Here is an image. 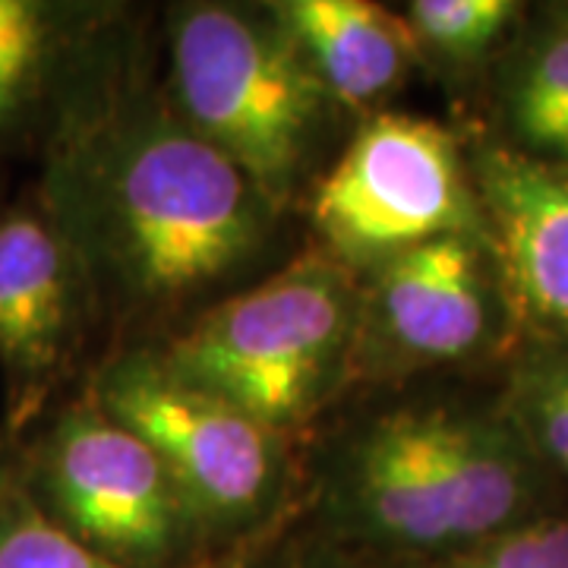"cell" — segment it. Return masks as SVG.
<instances>
[{
  "instance_id": "6da1fadb",
  "label": "cell",
  "mask_w": 568,
  "mask_h": 568,
  "mask_svg": "<svg viewBox=\"0 0 568 568\" xmlns=\"http://www.w3.org/2000/svg\"><path fill=\"white\" fill-rule=\"evenodd\" d=\"M39 203L89 291L130 316L168 313L241 275L278 212L108 32L44 136Z\"/></svg>"
},
{
  "instance_id": "7a4b0ae2",
  "label": "cell",
  "mask_w": 568,
  "mask_h": 568,
  "mask_svg": "<svg viewBox=\"0 0 568 568\" xmlns=\"http://www.w3.org/2000/svg\"><path fill=\"white\" fill-rule=\"evenodd\" d=\"M503 402L410 398L338 429L301 515L376 566L443 559L556 506Z\"/></svg>"
},
{
  "instance_id": "3957f363",
  "label": "cell",
  "mask_w": 568,
  "mask_h": 568,
  "mask_svg": "<svg viewBox=\"0 0 568 568\" xmlns=\"http://www.w3.org/2000/svg\"><path fill=\"white\" fill-rule=\"evenodd\" d=\"M357 313L361 275L316 246L205 306L155 357L183 386L297 439L354 386Z\"/></svg>"
},
{
  "instance_id": "277c9868",
  "label": "cell",
  "mask_w": 568,
  "mask_h": 568,
  "mask_svg": "<svg viewBox=\"0 0 568 568\" xmlns=\"http://www.w3.org/2000/svg\"><path fill=\"white\" fill-rule=\"evenodd\" d=\"M168 95L275 212L316 181L335 104L265 3L168 7Z\"/></svg>"
},
{
  "instance_id": "5b68a950",
  "label": "cell",
  "mask_w": 568,
  "mask_h": 568,
  "mask_svg": "<svg viewBox=\"0 0 568 568\" xmlns=\"http://www.w3.org/2000/svg\"><path fill=\"white\" fill-rule=\"evenodd\" d=\"M89 395L159 455L203 556H224L301 515L291 443L237 407L174 379L155 347L114 354Z\"/></svg>"
},
{
  "instance_id": "8992f818",
  "label": "cell",
  "mask_w": 568,
  "mask_h": 568,
  "mask_svg": "<svg viewBox=\"0 0 568 568\" xmlns=\"http://www.w3.org/2000/svg\"><path fill=\"white\" fill-rule=\"evenodd\" d=\"M20 480L51 525L108 562L183 568L209 559L159 455L89 388L20 452Z\"/></svg>"
},
{
  "instance_id": "52a82bcc",
  "label": "cell",
  "mask_w": 568,
  "mask_h": 568,
  "mask_svg": "<svg viewBox=\"0 0 568 568\" xmlns=\"http://www.w3.org/2000/svg\"><path fill=\"white\" fill-rule=\"evenodd\" d=\"M306 212L320 246L357 275L436 237H487L458 136L402 111L357 123L338 159L310 183Z\"/></svg>"
},
{
  "instance_id": "ba28073f",
  "label": "cell",
  "mask_w": 568,
  "mask_h": 568,
  "mask_svg": "<svg viewBox=\"0 0 568 568\" xmlns=\"http://www.w3.org/2000/svg\"><path fill=\"white\" fill-rule=\"evenodd\" d=\"M515 332L487 237H436L361 272L354 383L474 364Z\"/></svg>"
},
{
  "instance_id": "9c48e42d",
  "label": "cell",
  "mask_w": 568,
  "mask_h": 568,
  "mask_svg": "<svg viewBox=\"0 0 568 568\" xmlns=\"http://www.w3.org/2000/svg\"><path fill=\"white\" fill-rule=\"evenodd\" d=\"M89 282L36 200L0 212V376L10 436L39 420L80 345Z\"/></svg>"
},
{
  "instance_id": "30bf717a",
  "label": "cell",
  "mask_w": 568,
  "mask_h": 568,
  "mask_svg": "<svg viewBox=\"0 0 568 568\" xmlns=\"http://www.w3.org/2000/svg\"><path fill=\"white\" fill-rule=\"evenodd\" d=\"M487 241L518 332L568 345V168L499 142L467 152Z\"/></svg>"
},
{
  "instance_id": "8fae6325",
  "label": "cell",
  "mask_w": 568,
  "mask_h": 568,
  "mask_svg": "<svg viewBox=\"0 0 568 568\" xmlns=\"http://www.w3.org/2000/svg\"><path fill=\"white\" fill-rule=\"evenodd\" d=\"M118 17L111 3L0 0V152L48 136Z\"/></svg>"
},
{
  "instance_id": "7c38bea8",
  "label": "cell",
  "mask_w": 568,
  "mask_h": 568,
  "mask_svg": "<svg viewBox=\"0 0 568 568\" xmlns=\"http://www.w3.org/2000/svg\"><path fill=\"white\" fill-rule=\"evenodd\" d=\"M268 13L297 44L335 111L361 121L402 92L414 70L405 22L373 0H268Z\"/></svg>"
},
{
  "instance_id": "4fadbf2b",
  "label": "cell",
  "mask_w": 568,
  "mask_h": 568,
  "mask_svg": "<svg viewBox=\"0 0 568 568\" xmlns=\"http://www.w3.org/2000/svg\"><path fill=\"white\" fill-rule=\"evenodd\" d=\"M489 73L503 133L496 142L568 168V3H549L518 29Z\"/></svg>"
},
{
  "instance_id": "5bb4252c",
  "label": "cell",
  "mask_w": 568,
  "mask_h": 568,
  "mask_svg": "<svg viewBox=\"0 0 568 568\" xmlns=\"http://www.w3.org/2000/svg\"><path fill=\"white\" fill-rule=\"evenodd\" d=\"M417 63L465 80L503 54L525 7L515 0H410L398 10Z\"/></svg>"
},
{
  "instance_id": "9a60e30c",
  "label": "cell",
  "mask_w": 568,
  "mask_h": 568,
  "mask_svg": "<svg viewBox=\"0 0 568 568\" xmlns=\"http://www.w3.org/2000/svg\"><path fill=\"white\" fill-rule=\"evenodd\" d=\"M499 402L552 480L568 484V345L521 347Z\"/></svg>"
},
{
  "instance_id": "2e32d148",
  "label": "cell",
  "mask_w": 568,
  "mask_h": 568,
  "mask_svg": "<svg viewBox=\"0 0 568 568\" xmlns=\"http://www.w3.org/2000/svg\"><path fill=\"white\" fill-rule=\"evenodd\" d=\"M253 547V544H250ZM246 549V547H244ZM244 549L209 556L183 568H231ZM0 568H123L95 556L92 549L67 537L58 525L44 518L32 496L26 493L20 470L0 503Z\"/></svg>"
},
{
  "instance_id": "e0dca14e",
  "label": "cell",
  "mask_w": 568,
  "mask_h": 568,
  "mask_svg": "<svg viewBox=\"0 0 568 568\" xmlns=\"http://www.w3.org/2000/svg\"><path fill=\"white\" fill-rule=\"evenodd\" d=\"M398 568H568V508L552 506L462 552Z\"/></svg>"
},
{
  "instance_id": "ac0fdd59",
  "label": "cell",
  "mask_w": 568,
  "mask_h": 568,
  "mask_svg": "<svg viewBox=\"0 0 568 568\" xmlns=\"http://www.w3.org/2000/svg\"><path fill=\"white\" fill-rule=\"evenodd\" d=\"M231 568H383L294 515L287 525L246 547Z\"/></svg>"
},
{
  "instance_id": "d6986e66",
  "label": "cell",
  "mask_w": 568,
  "mask_h": 568,
  "mask_svg": "<svg viewBox=\"0 0 568 568\" xmlns=\"http://www.w3.org/2000/svg\"><path fill=\"white\" fill-rule=\"evenodd\" d=\"M20 470V452L13 448V439L10 436H0V503H3V493L13 484Z\"/></svg>"
}]
</instances>
